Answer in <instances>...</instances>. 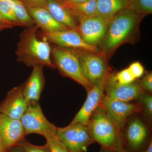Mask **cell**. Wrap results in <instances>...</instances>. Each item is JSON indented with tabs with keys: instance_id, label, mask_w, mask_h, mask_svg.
<instances>
[{
	"instance_id": "cell-37",
	"label": "cell",
	"mask_w": 152,
	"mask_h": 152,
	"mask_svg": "<svg viewBox=\"0 0 152 152\" xmlns=\"http://www.w3.org/2000/svg\"><path fill=\"white\" fill-rule=\"evenodd\" d=\"M144 152H152V139L150 141L148 146Z\"/></svg>"
},
{
	"instance_id": "cell-33",
	"label": "cell",
	"mask_w": 152,
	"mask_h": 152,
	"mask_svg": "<svg viewBox=\"0 0 152 152\" xmlns=\"http://www.w3.org/2000/svg\"><path fill=\"white\" fill-rule=\"evenodd\" d=\"M8 152H24V151H23L20 147L17 145H16L10 149Z\"/></svg>"
},
{
	"instance_id": "cell-31",
	"label": "cell",
	"mask_w": 152,
	"mask_h": 152,
	"mask_svg": "<svg viewBox=\"0 0 152 152\" xmlns=\"http://www.w3.org/2000/svg\"><path fill=\"white\" fill-rule=\"evenodd\" d=\"M113 152H129L125 148L123 144L122 139L120 141L118 144L117 145L116 148Z\"/></svg>"
},
{
	"instance_id": "cell-24",
	"label": "cell",
	"mask_w": 152,
	"mask_h": 152,
	"mask_svg": "<svg viewBox=\"0 0 152 152\" xmlns=\"http://www.w3.org/2000/svg\"><path fill=\"white\" fill-rule=\"evenodd\" d=\"M138 102L140 104L142 112L150 121L152 118V96L149 93L144 91L137 99Z\"/></svg>"
},
{
	"instance_id": "cell-2",
	"label": "cell",
	"mask_w": 152,
	"mask_h": 152,
	"mask_svg": "<svg viewBox=\"0 0 152 152\" xmlns=\"http://www.w3.org/2000/svg\"><path fill=\"white\" fill-rule=\"evenodd\" d=\"M38 28L35 24L20 34L15 52L17 60L29 67L41 65L56 69L51 59L52 48L48 41L38 39Z\"/></svg>"
},
{
	"instance_id": "cell-36",
	"label": "cell",
	"mask_w": 152,
	"mask_h": 152,
	"mask_svg": "<svg viewBox=\"0 0 152 152\" xmlns=\"http://www.w3.org/2000/svg\"><path fill=\"white\" fill-rule=\"evenodd\" d=\"M0 22L4 23L7 24L11 25V26H13L14 27H15V26H14L12 23L9 22V21L6 20L4 18H3L1 15H0Z\"/></svg>"
},
{
	"instance_id": "cell-11",
	"label": "cell",
	"mask_w": 152,
	"mask_h": 152,
	"mask_svg": "<svg viewBox=\"0 0 152 152\" xmlns=\"http://www.w3.org/2000/svg\"><path fill=\"white\" fill-rule=\"evenodd\" d=\"M101 106L117 128L121 132L131 115L142 112L141 105L139 102L131 103L113 99L104 96Z\"/></svg>"
},
{
	"instance_id": "cell-34",
	"label": "cell",
	"mask_w": 152,
	"mask_h": 152,
	"mask_svg": "<svg viewBox=\"0 0 152 152\" xmlns=\"http://www.w3.org/2000/svg\"><path fill=\"white\" fill-rule=\"evenodd\" d=\"M13 27V26L4 23L0 22V30L6 29L11 28Z\"/></svg>"
},
{
	"instance_id": "cell-5",
	"label": "cell",
	"mask_w": 152,
	"mask_h": 152,
	"mask_svg": "<svg viewBox=\"0 0 152 152\" xmlns=\"http://www.w3.org/2000/svg\"><path fill=\"white\" fill-rule=\"evenodd\" d=\"M72 49L78 58L84 75L92 87L107 80L111 74L107 58L102 53Z\"/></svg>"
},
{
	"instance_id": "cell-7",
	"label": "cell",
	"mask_w": 152,
	"mask_h": 152,
	"mask_svg": "<svg viewBox=\"0 0 152 152\" xmlns=\"http://www.w3.org/2000/svg\"><path fill=\"white\" fill-rule=\"evenodd\" d=\"M124 127L122 139L126 149L129 152H144L151 140L145 123L140 118L135 117Z\"/></svg>"
},
{
	"instance_id": "cell-21",
	"label": "cell",
	"mask_w": 152,
	"mask_h": 152,
	"mask_svg": "<svg viewBox=\"0 0 152 152\" xmlns=\"http://www.w3.org/2000/svg\"><path fill=\"white\" fill-rule=\"evenodd\" d=\"M12 1L14 13L21 26L27 28L35 24L24 4L21 0Z\"/></svg>"
},
{
	"instance_id": "cell-1",
	"label": "cell",
	"mask_w": 152,
	"mask_h": 152,
	"mask_svg": "<svg viewBox=\"0 0 152 152\" xmlns=\"http://www.w3.org/2000/svg\"><path fill=\"white\" fill-rule=\"evenodd\" d=\"M142 19L129 7L115 15L98 45L102 53L107 59L122 45L134 44L138 40L139 26Z\"/></svg>"
},
{
	"instance_id": "cell-28",
	"label": "cell",
	"mask_w": 152,
	"mask_h": 152,
	"mask_svg": "<svg viewBox=\"0 0 152 152\" xmlns=\"http://www.w3.org/2000/svg\"><path fill=\"white\" fill-rule=\"evenodd\" d=\"M139 84L142 89L145 91L152 93V73L151 72H148L139 81Z\"/></svg>"
},
{
	"instance_id": "cell-26",
	"label": "cell",
	"mask_w": 152,
	"mask_h": 152,
	"mask_svg": "<svg viewBox=\"0 0 152 152\" xmlns=\"http://www.w3.org/2000/svg\"><path fill=\"white\" fill-rule=\"evenodd\" d=\"M17 145L20 147L24 152H51L47 144L43 146L35 145L25 139L19 142Z\"/></svg>"
},
{
	"instance_id": "cell-32",
	"label": "cell",
	"mask_w": 152,
	"mask_h": 152,
	"mask_svg": "<svg viewBox=\"0 0 152 152\" xmlns=\"http://www.w3.org/2000/svg\"><path fill=\"white\" fill-rule=\"evenodd\" d=\"M61 1L66 3L69 4H77L85 2L88 0H61Z\"/></svg>"
},
{
	"instance_id": "cell-20",
	"label": "cell",
	"mask_w": 152,
	"mask_h": 152,
	"mask_svg": "<svg viewBox=\"0 0 152 152\" xmlns=\"http://www.w3.org/2000/svg\"><path fill=\"white\" fill-rule=\"evenodd\" d=\"M63 5L68 9L75 18L79 16L93 17L97 15L96 0H88L77 4H69L63 2Z\"/></svg>"
},
{
	"instance_id": "cell-6",
	"label": "cell",
	"mask_w": 152,
	"mask_h": 152,
	"mask_svg": "<svg viewBox=\"0 0 152 152\" xmlns=\"http://www.w3.org/2000/svg\"><path fill=\"white\" fill-rule=\"evenodd\" d=\"M56 135L68 152H86L88 147L95 142L87 126L79 123H70L65 127H57Z\"/></svg>"
},
{
	"instance_id": "cell-10",
	"label": "cell",
	"mask_w": 152,
	"mask_h": 152,
	"mask_svg": "<svg viewBox=\"0 0 152 152\" xmlns=\"http://www.w3.org/2000/svg\"><path fill=\"white\" fill-rule=\"evenodd\" d=\"M39 36L42 39L52 43L58 46L102 53L98 47L90 45L85 42L75 29H68L50 33L42 31L39 34Z\"/></svg>"
},
{
	"instance_id": "cell-9",
	"label": "cell",
	"mask_w": 152,
	"mask_h": 152,
	"mask_svg": "<svg viewBox=\"0 0 152 152\" xmlns=\"http://www.w3.org/2000/svg\"><path fill=\"white\" fill-rule=\"evenodd\" d=\"M77 31L85 42L97 47L102 39L108 26L109 20L96 15L93 17L79 16Z\"/></svg>"
},
{
	"instance_id": "cell-14",
	"label": "cell",
	"mask_w": 152,
	"mask_h": 152,
	"mask_svg": "<svg viewBox=\"0 0 152 152\" xmlns=\"http://www.w3.org/2000/svg\"><path fill=\"white\" fill-rule=\"evenodd\" d=\"M28 106L22 84L8 92L5 99L0 103V113L12 118L20 120Z\"/></svg>"
},
{
	"instance_id": "cell-12",
	"label": "cell",
	"mask_w": 152,
	"mask_h": 152,
	"mask_svg": "<svg viewBox=\"0 0 152 152\" xmlns=\"http://www.w3.org/2000/svg\"><path fill=\"white\" fill-rule=\"evenodd\" d=\"M143 91L139 81H135L128 84H121L115 78V74L112 73L106 80L104 89L105 96L125 102L137 100Z\"/></svg>"
},
{
	"instance_id": "cell-19",
	"label": "cell",
	"mask_w": 152,
	"mask_h": 152,
	"mask_svg": "<svg viewBox=\"0 0 152 152\" xmlns=\"http://www.w3.org/2000/svg\"><path fill=\"white\" fill-rule=\"evenodd\" d=\"M132 0H96L97 15L111 20L118 13L128 7Z\"/></svg>"
},
{
	"instance_id": "cell-23",
	"label": "cell",
	"mask_w": 152,
	"mask_h": 152,
	"mask_svg": "<svg viewBox=\"0 0 152 152\" xmlns=\"http://www.w3.org/2000/svg\"><path fill=\"white\" fill-rule=\"evenodd\" d=\"M143 18L152 13V0H132L129 6Z\"/></svg>"
},
{
	"instance_id": "cell-3",
	"label": "cell",
	"mask_w": 152,
	"mask_h": 152,
	"mask_svg": "<svg viewBox=\"0 0 152 152\" xmlns=\"http://www.w3.org/2000/svg\"><path fill=\"white\" fill-rule=\"evenodd\" d=\"M87 126L92 138L103 148L114 151L121 140V132L101 105L92 114Z\"/></svg>"
},
{
	"instance_id": "cell-17",
	"label": "cell",
	"mask_w": 152,
	"mask_h": 152,
	"mask_svg": "<svg viewBox=\"0 0 152 152\" xmlns=\"http://www.w3.org/2000/svg\"><path fill=\"white\" fill-rule=\"evenodd\" d=\"M35 23L44 32L50 33L68 29V28L58 23L43 7H26Z\"/></svg>"
},
{
	"instance_id": "cell-16",
	"label": "cell",
	"mask_w": 152,
	"mask_h": 152,
	"mask_svg": "<svg viewBox=\"0 0 152 152\" xmlns=\"http://www.w3.org/2000/svg\"><path fill=\"white\" fill-rule=\"evenodd\" d=\"M44 66L33 67L31 73L23 84V92L28 104L38 102L45 83Z\"/></svg>"
},
{
	"instance_id": "cell-27",
	"label": "cell",
	"mask_w": 152,
	"mask_h": 152,
	"mask_svg": "<svg viewBox=\"0 0 152 152\" xmlns=\"http://www.w3.org/2000/svg\"><path fill=\"white\" fill-rule=\"evenodd\" d=\"M115 77L118 83L121 84H128L136 80L128 68L115 74Z\"/></svg>"
},
{
	"instance_id": "cell-18",
	"label": "cell",
	"mask_w": 152,
	"mask_h": 152,
	"mask_svg": "<svg viewBox=\"0 0 152 152\" xmlns=\"http://www.w3.org/2000/svg\"><path fill=\"white\" fill-rule=\"evenodd\" d=\"M43 8L58 23L68 28L77 29V20L60 0H48Z\"/></svg>"
},
{
	"instance_id": "cell-39",
	"label": "cell",
	"mask_w": 152,
	"mask_h": 152,
	"mask_svg": "<svg viewBox=\"0 0 152 152\" xmlns=\"http://www.w3.org/2000/svg\"><path fill=\"white\" fill-rule=\"evenodd\" d=\"M0 114H1V113H0Z\"/></svg>"
},
{
	"instance_id": "cell-8",
	"label": "cell",
	"mask_w": 152,
	"mask_h": 152,
	"mask_svg": "<svg viewBox=\"0 0 152 152\" xmlns=\"http://www.w3.org/2000/svg\"><path fill=\"white\" fill-rule=\"evenodd\" d=\"M26 136L37 134L46 137L56 134L57 127L47 119L39 102L28 104L20 120Z\"/></svg>"
},
{
	"instance_id": "cell-25",
	"label": "cell",
	"mask_w": 152,
	"mask_h": 152,
	"mask_svg": "<svg viewBox=\"0 0 152 152\" xmlns=\"http://www.w3.org/2000/svg\"><path fill=\"white\" fill-rule=\"evenodd\" d=\"M45 138L51 152H68L66 147L57 138L56 134L50 135Z\"/></svg>"
},
{
	"instance_id": "cell-38",
	"label": "cell",
	"mask_w": 152,
	"mask_h": 152,
	"mask_svg": "<svg viewBox=\"0 0 152 152\" xmlns=\"http://www.w3.org/2000/svg\"><path fill=\"white\" fill-rule=\"evenodd\" d=\"M99 152H113V151L101 148V149Z\"/></svg>"
},
{
	"instance_id": "cell-22",
	"label": "cell",
	"mask_w": 152,
	"mask_h": 152,
	"mask_svg": "<svg viewBox=\"0 0 152 152\" xmlns=\"http://www.w3.org/2000/svg\"><path fill=\"white\" fill-rule=\"evenodd\" d=\"M0 15L15 26H21L14 13L12 0H0Z\"/></svg>"
},
{
	"instance_id": "cell-35",
	"label": "cell",
	"mask_w": 152,
	"mask_h": 152,
	"mask_svg": "<svg viewBox=\"0 0 152 152\" xmlns=\"http://www.w3.org/2000/svg\"><path fill=\"white\" fill-rule=\"evenodd\" d=\"M8 151L6 149L3 143L2 139L0 137V152H8Z\"/></svg>"
},
{
	"instance_id": "cell-4",
	"label": "cell",
	"mask_w": 152,
	"mask_h": 152,
	"mask_svg": "<svg viewBox=\"0 0 152 152\" xmlns=\"http://www.w3.org/2000/svg\"><path fill=\"white\" fill-rule=\"evenodd\" d=\"M51 55L55 66L63 76L72 79L87 91L92 88L84 75L78 58L72 49L54 46Z\"/></svg>"
},
{
	"instance_id": "cell-30",
	"label": "cell",
	"mask_w": 152,
	"mask_h": 152,
	"mask_svg": "<svg viewBox=\"0 0 152 152\" xmlns=\"http://www.w3.org/2000/svg\"><path fill=\"white\" fill-rule=\"evenodd\" d=\"M26 7H43L48 0H21Z\"/></svg>"
},
{
	"instance_id": "cell-15",
	"label": "cell",
	"mask_w": 152,
	"mask_h": 152,
	"mask_svg": "<svg viewBox=\"0 0 152 152\" xmlns=\"http://www.w3.org/2000/svg\"><path fill=\"white\" fill-rule=\"evenodd\" d=\"M26 133L20 120L0 114V137L8 151L24 139Z\"/></svg>"
},
{
	"instance_id": "cell-29",
	"label": "cell",
	"mask_w": 152,
	"mask_h": 152,
	"mask_svg": "<svg viewBox=\"0 0 152 152\" xmlns=\"http://www.w3.org/2000/svg\"><path fill=\"white\" fill-rule=\"evenodd\" d=\"M128 69L136 80L142 77L145 72V68L138 61L132 63L129 66Z\"/></svg>"
},
{
	"instance_id": "cell-13",
	"label": "cell",
	"mask_w": 152,
	"mask_h": 152,
	"mask_svg": "<svg viewBox=\"0 0 152 152\" xmlns=\"http://www.w3.org/2000/svg\"><path fill=\"white\" fill-rule=\"evenodd\" d=\"M106 80L102 81L94 85L87 91L88 95L86 100L71 124L79 123L87 126L92 114L98 107L101 105L103 99Z\"/></svg>"
}]
</instances>
